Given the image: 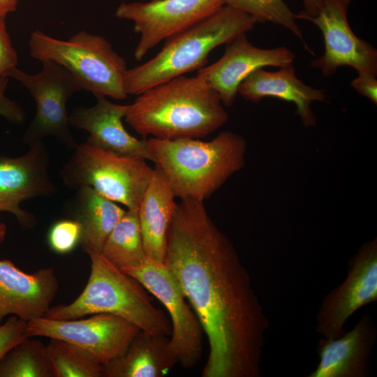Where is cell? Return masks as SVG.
Segmentation results:
<instances>
[{
    "label": "cell",
    "instance_id": "obj_1",
    "mask_svg": "<svg viewBox=\"0 0 377 377\" xmlns=\"http://www.w3.org/2000/svg\"><path fill=\"white\" fill-rule=\"evenodd\" d=\"M163 263L198 316L209 343L202 377H260L269 318L229 238L204 202L180 200Z\"/></svg>",
    "mask_w": 377,
    "mask_h": 377
},
{
    "label": "cell",
    "instance_id": "obj_2",
    "mask_svg": "<svg viewBox=\"0 0 377 377\" xmlns=\"http://www.w3.org/2000/svg\"><path fill=\"white\" fill-rule=\"evenodd\" d=\"M229 114L219 94L197 76L175 77L138 95L124 119L143 138H202L223 126Z\"/></svg>",
    "mask_w": 377,
    "mask_h": 377
},
{
    "label": "cell",
    "instance_id": "obj_3",
    "mask_svg": "<svg viewBox=\"0 0 377 377\" xmlns=\"http://www.w3.org/2000/svg\"><path fill=\"white\" fill-rule=\"evenodd\" d=\"M155 166L180 200L204 202L245 165L247 142L230 131L212 140L147 139Z\"/></svg>",
    "mask_w": 377,
    "mask_h": 377
},
{
    "label": "cell",
    "instance_id": "obj_4",
    "mask_svg": "<svg viewBox=\"0 0 377 377\" xmlns=\"http://www.w3.org/2000/svg\"><path fill=\"white\" fill-rule=\"evenodd\" d=\"M258 23L251 15L223 5L215 13L168 38L157 54L142 64L128 69L125 89L139 95L175 77L205 66L209 53L246 34Z\"/></svg>",
    "mask_w": 377,
    "mask_h": 377
},
{
    "label": "cell",
    "instance_id": "obj_5",
    "mask_svg": "<svg viewBox=\"0 0 377 377\" xmlns=\"http://www.w3.org/2000/svg\"><path fill=\"white\" fill-rule=\"evenodd\" d=\"M85 251L91 271L82 292L68 304L51 306L43 317L71 320L110 313L127 320L141 330L170 335V320L154 306L147 290L136 279L113 265L101 251L92 249Z\"/></svg>",
    "mask_w": 377,
    "mask_h": 377
},
{
    "label": "cell",
    "instance_id": "obj_6",
    "mask_svg": "<svg viewBox=\"0 0 377 377\" xmlns=\"http://www.w3.org/2000/svg\"><path fill=\"white\" fill-rule=\"evenodd\" d=\"M29 47L33 58L62 66L82 90L95 96L124 100L128 96L124 84L128 70L125 59L102 36L81 30L64 40L35 30L30 35Z\"/></svg>",
    "mask_w": 377,
    "mask_h": 377
},
{
    "label": "cell",
    "instance_id": "obj_7",
    "mask_svg": "<svg viewBox=\"0 0 377 377\" xmlns=\"http://www.w3.org/2000/svg\"><path fill=\"white\" fill-rule=\"evenodd\" d=\"M73 151L59 173L66 186L75 189L89 186L128 209H138L154 170L147 160L88 141L77 144Z\"/></svg>",
    "mask_w": 377,
    "mask_h": 377
},
{
    "label": "cell",
    "instance_id": "obj_8",
    "mask_svg": "<svg viewBox=\"0 0 377 377\" xmlns=\"http://www.w3.org/2000/svg\"><path fill=\"white\" fill-rule=\"evenodd\" d=\"M41 62L42 68L36 74H28L17 67L6 74L22 83L36 103L34 117L22 140L30 146L52 136L67 148L74 149L77 144L71 132L66 105L73 94L82 90V87L62 66L50 60Z\"/></svg>",
    "mask_w": 377,
    "mask_h": 377
},
{
    "label": "cell",
    "instance_id": "obj_9",
    "mask_svg": "<svg viewBox=\"0 0 377 377\" xmlns=\"http://www.w3.org/2000/svg\"><path fill=\"white\" fill-rule=\"evenodd\" d=\"M30 337H44L69 342L105 367L124 353L141 330L133 323L110 313L54 320L40 317L27 322Z\"/></svg>",
    "mask_w": 377,
    "mask_h": 377
},
{
    "label": "cell",
    "instance_id": "obj_10",
    "mask_svg": "<svg viewBox=\"0 0 377 377\" xmlns=\"http://www.w3.org/2000/svg\"><path fill=\"white\" fill-rule=\"evenodd\" d=\"M223 6L221 0L122 2L115 10V16L133 22L135 32L140 36L134 57L140 61L160 42L198 23Z\"/></svg>",
    "mask_w": 377,
    "mask_h": 377
},
{
    "label": "cell",
    "instance_id": "obj_11",
    "mask_svg": "<svg viewBox=\"0 0 377 377\" xmlns=\"http://www.w3.org/2000/svg\"><path fill=\"white\" fill-rule=\"evenodd\" d=\"M136 279L166 308L171 319L170 344L178 363L189 369L202 353L203 329L179 286L163 263L149 258L139 267L123 271Z\"/></svg>",
    "mask_w": 377,
    "mask_h": 377
},
{
    "label": "cell",
    "instance_id": "obj_12",
    "mask_svg": "<svg viewBox=\"0 0 377 377\" xmlns=\"http://www.w3.org/2000/svg\"><path fill=\"white\" fill-rule=\"evenodd\" d=\"M351 0H323L319 13L309 16L301 12L296 19L311 22L321 31L325 50L311 66L319 68L323 77L336 73L339 67L350 66L357 75H377V50L369 43L358 38L348 20Z\"/></svg>",
    "mask_w": 377,
    "mask_h": 377
},
{
    "label": "cell",
    "instance_id": "obj_13",
    "mask_svg": "<svg viewBox=\"0 0 377 377\" xmlns=\"http://www.w3.org/2000/svg\"><path fill=\"white\" fill-rule=\"evenodd\" d=\"M345 280L323 298L316 330L327 339L342 335L348 319L360 308L377 302V238L364 242L348 263Z\"/></svg>",
    "mask_w": 377,
    "mask_h": 377
},
{
    "label": "cell",
    "instance_id": "obj_14",
    "mask_svg": "<svg viewBox=\"0 0 377 377\" xmlns=\"http://www.w3.org/2000/svg\"><path fill=\"white\" fill-rule=\"evenodd\" d=\"M50 156L43 141L29 146L20 156L0 155V212L14 215L25 230L34 228L36 219L21 208L22 202L58 193L50 173Z\"/></svg>",
    "mask_w": 377,
    "mask_h": 377
},
{
    "label": "cell",
    "instance_id": "obj_15",
    "mask_svg": "<svg viewBox=\"0 0 377 377\" xmlns=\"http://www.w3.org/2000/svg\"><path fill=\"white\" fill-rule=\"evenodd\" d=\"M294 53L285 46L263 49L253 45L246 34L230 41L223 56L214 64L199 69L196 76L220 96L223 105L232 106L242 81L251 72L265 66L292 65Z\"/></svg>",
    "mask_w": 377,
    "mask_h": 377
},
{
    "label": "cell",
    "instance_id": "obj_16",
    "mask_svg": "<svg viewBox=\"0 0 377 377\" xmlns=\"http://www.w3.org/2000/svg\"><path fill=\"white\" fill-rule=\"evenodd\" d=\"M52 267L27 273L10 260H0V323L8 316L27 322L43 317L59 291Z\"/></svg>",
    "mask_w": 377,
    "mask_h": 377
},
{
    "label": "cell",
    "instance_id": "obj_17",
    "mask_svg": "<svg viewBox=\"0 0 377 377\" xmlns=\"http://www.w3.org/2000/svg\"><path fill=\"white\" fill-rule=\"evenodd\" d=\"M91 107H77L69 114L71 126L87 131V141L113 152L154 162L147 139H138L124 128L122 119L128 105H119L103 96H95Z\"/></svg>",
    "mask_w": 377,
    "mask_h": 377
},
{
    "label": "cell",
    "instance_id": "obj_18",
    "mask_svg": "<svg viewBox=\"0 0 377 377\" xmlns=\"http://www.w3.org/2000/svg\"><path fill=\"white\" fill-rule=\"evenodd\" d=\"M377 330L369 314H364L348 332L336 339L323 338L317 343L319 362L308 377H365Z\"/></svg>",
    "mask_w": 377,
    "mask_h": 377
},
{
    "label": "cell",
    "instance_id": "obj_19",
    "mask_svg": "<svg viewBox=\"0 0 377 377\" xmlns=\"http://www.w3.org/2000/svg\"><path fill=\"white\" fill-rule=\"evenodd\" d=\"M237 93L244 99L255 103L266 97H273L295 104V114L306 128L317 124L311 105L314 101L326 102L323 89L305 84L295 74L290 65L281 67L276 71L259 68L249 74L239 84Z\"/></svg>",
    "mask_w": 377,
    "mask_h": 377
},
{
    "label": "cell",
    "instance_id": "obj_20",
    "mask_svg": "<svg viewBox=\"0 0 377 377\" xmlns=\"http://www.w3.org/2000/svg\"><path fill=\"white\" fill-rule=\"evenodd\" d=\"M176 198L165 177L155 166L138 213L147 256L160 263L164 261L168 232L177 205Z\"/></svg>",
    "mask_w": 377,
    "mask_h": 377
},
{
    "label": "cell",
    "instance_id": "obj_21",
    "mask_svg": "<svg viewBox=\"0 0 377 377\" xmlns=\"http://www.w3.org/2000/svg\"><path fill=\"white\" fill-rule=\"evenodd\" d=\"M178 363L168 336L140 330L120 357L104 367V377H163Z\"/></svg>",
    "mask_w": 377,
    "mask_h": 377
},
{
    "label": "cell",
    "instance_id": "obj_22",
    "mask_svg": "<svg viewBox=\"0 0 377 377\" xmlns=\"http://www.w3.org/2000/svg\"><path fill=\"white\" fill-rule=\"evenodd\" d=\"M69 207L73 219L81 225L80 244L84 251L92 249L101 251L111 231L126 210L86 186L76 189Z\"/></svg>",
    "mask_w": 377,
    "mask_h": 377
},
{
    "label": "cell",
    "instance_id": "obj_23",
    "mask_svg": "<svg viewBox=\"0 0 377 377\" xmlns=\"http://www.w3.org/2000/svg\"><path fill=\"white\" fill-rule=\"evenodd\" d=\"M101 252L122 271L139 267L146 261L138 209L126 210L107 238Z\"/></svg>",
    "mask_w": 377,
    "mask_h": 377
},
{
    "label": "cell",
    "instance_id": "obj_24",
    "mask_svg": "<svg viewBox=\"0 0 377 377\" xmlns=\"http://www.w3.org/2000/svg\"><path fill=\"white\" fill-rule=\"evenodd\" d=\"M29 337L0 361V377H53L46 346Z\"/></svg>",
    "mask_w": 377,
    "mask_h": 377
},
{
    "label": "cell",
    "instance_id": "obj_25",
    "mask_svg": "<svg viewBox=\"0 0 377 377\" xmlns=\"http://www.w3.org/2000/svg\"><path fill=\"white\" fill-rule=\"evenodd\" d=\"M46 350L53 377H104V367L69 342L52 338Z\"/></svg>",
    "mask_w": 377,
    "mask_h": 377
},
{
    "label": "cell",
    "instance_id": "obj_26",
    "mask_svg": "<svg viewBox=\"0 0 377 377\" xmlns=\"http://www.w3.org/2000/svg\"><path fill=\"white\" fill-rule=\"evenodd\" d=\"M229 6L252 16L257 22H269L291 31L302 43L304 48L315 56L304 39L294 13L283 0H221Z\"/></svg>",
    "mask_w": 377,
    "mask_h": 377
},
{
    "label": "cell",
    "instance_id": "obj_27",
    "mask_svg": "<svg viewBox=\"0 0 377 377\" xmlns=\"http://www.w3.org/2000/svg\"><path fill=\"white\" fill-rule=\"evenodd\" d=\"M82 227L74 219H62L54 223L48 233V244L52 251L65 254L72 251L80 243Z\"/></svg>",
    "mask_w": 377,
    "mask_h": 377
},
{
    "label": "cell",
    "instance_id": "obj_28",
    "mask_svg": "<svg viewBox=\"0 0 377 377\" xmlns=\"http://www.w3.org/2000/svg\"><path fill=\"white\" fill-rule=\"evenodd\" d=\"M30 337L27 322L13 316L0 325V361L15 346Z\"/></svg>",
    "mask_w": 377,
    "mask_h": 377
},
{
    "label": "cell",
    "instance_id": "obj_29",
    "mask_svg": "<svg viewBox=\"0 0 377 377\" xmlns=\"http://www.w3.org/2000/svg\"><path fill=\"white\" fill-rule=\"evenodd\" d=\"M7 15V13L0 11V77L6 76L18 64L17 52L12 45L6 28Z\"/></svg>",
    "mask_w": 377,
    "mask_h": 377
},
{
    "label": "cell",
    "instance_id": "obj_30",
    "mask_svg": "<svg viewBox=\"0 0 377 377\" xmlns=\"http://www.w3.org/2000/svg\"><path fill=\"white\" fill-rule=\"evenodd\" d=\"M8 84V77H0V116L13 124H22L26 121V112L17 102L6 96Z\"/></svg>",
    "mask_w": 377,
    "mask_h": 377
},
{
    "label": "cell",
    "instance_id": "obj_31",
    "mask_svg": "<svg viewBox=\"0 0 377 377\" xmlns=\"http://www.w3.org/2000/svg\"><path fill=\"white\" fill-rule=\"evenodd\" d=\"M350 85L358 93L377 105V79L373 75H357Z\"/></svg>",
    "mask_w": 377,
    "mask_h": 377
},
{
    "label": "cell",
    "instance_id": "obj_32",
    "mask_svg": "<svg viewBox=\"0 0 377 377\" xmlns=\"http://www.w3.org/2000/svg\"><path fill=\"white\" fill-rule=\"evenodd\" d=\"M302 1L304 9L301 13L309 16L316 15L323 3V0H302Z\"/></svg>",
    "mask_w": 377,
    "mask_h": 377
},
{
    "label": "cell",
    "instance_id": "obj_33",
    "mask_svg": "<svg viewBox=\"0 0 377 377\" xmlns=\"http://www.w3.org/2000/svg\"><path fill=\"white\" fill-rule=\"evenodd\" d=\"M20 0H0V11L7 14L16 10Z\"/></svg>",
    "mask_w": 377,
    "mask_h": 377
},
{
    "label": "cell",
    "instance_id": "obj_34",
    "mask_svg": "<svg viewBox=\"0 0 377 377\" xmlns=\"http://www.w3.org/2000/svg\"><path fill=\"white\" fill-rule=\"evenodd\" d=\"M6 233H7L6 226L3 223L0 222V244L4 241Z\"/></svg>",
    "mask_w": 377,
    "mask_h": 377
}]
</instances>
